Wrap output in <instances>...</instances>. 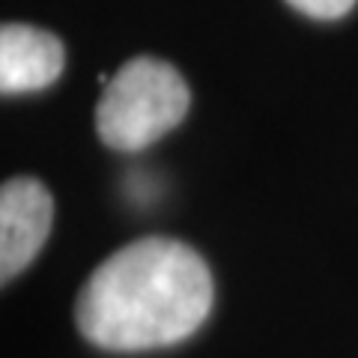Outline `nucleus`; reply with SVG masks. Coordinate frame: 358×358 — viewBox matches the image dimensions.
I'll use <instances>...</instances> for the list:
<instances>
[{"label":"nucleus","mask_w":358,"mask_h":358,"mask_svg":"<svg viewBox=\"0 0 358 358\" xmlns=\"http://www.w3.org/2000/svg\"><path fill=\"white\" fill-rule=\"evenodd\" d=\"M212 275L192 245L147 236L110 254L78 293L81 334L114 352L173 346L203 326Z\"/></svg>","instance_id":"1"},{"label":"nucleus","mask_w":358,"mask_h":358,"mask_svg":"<svg viewBox=\"0 0 358 358\" xmlns=\"http://www.w3.org/2000/svg\"><path fill=\"white\" fill-rule=\"evenodd\" d=\"M192 93L171 63L134 57L110 78L96 108L102 143L120 152L147 150L185 120Z\"/></svg>","instance_id":"2"},{"label":"nucleus","mask_w":358,"mask_h":358,"mask_svg":"<svg viewBox=\"0 0 358 358\" xmlns=\"http://www.w3.org/2000/svg\"><path fill=\"white\" fill-rule=\"evenodd\" d=\"M54 200L39 179L15 176L0 188V278L13 281L51 233Z\"/></svg>","instance_id":"3"},{"label":"nucleus","mask_w":358,"mask_h":358,"mask_svg":"<svg viewBox=\"0 0 358 358\" xmlns=\"http://www.w3.org/2000/svg\"><path fill=\"white\" fill-rule=\"evenodd\" d=\"M63 72V42L30 24L0 27V90L36 93L51 87Z\"/></svg>","instance_id":"4"},{"label":"nucleus","mask_w":358,"mask_h":358,"mask_svg":"<svg viewBox=\"0 0 358 358\" xmlns=\"http://www.w3.org/2000/svg\"><path fill=\"white\" fill-rule=\"evenodd\" d=\"M289 6H296L299 13H305L310 18H320V21H334L346 15L350 9L355 6V0H287Z\"/></svg>","instance_id":"5"}]
</instances>
